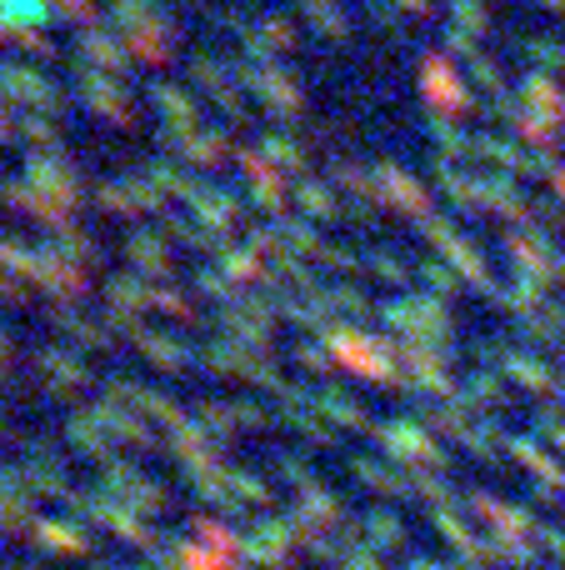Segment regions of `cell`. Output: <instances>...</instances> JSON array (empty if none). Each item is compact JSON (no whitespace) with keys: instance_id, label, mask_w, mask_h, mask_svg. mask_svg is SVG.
<instances>
[{"instance_id":"obj_1","label":"cell","mask_w":565,"mask_h":570,"mask_svg":"<svg viewBox=\"0 0 565 570\" xmlns=\"http://www.w3.org/2000/svg\"><path fill=\"white\" fill-rule=\"evenodd\" d=\"M330 6H340V0H330Z\"/></svg>"}]
</instances>
